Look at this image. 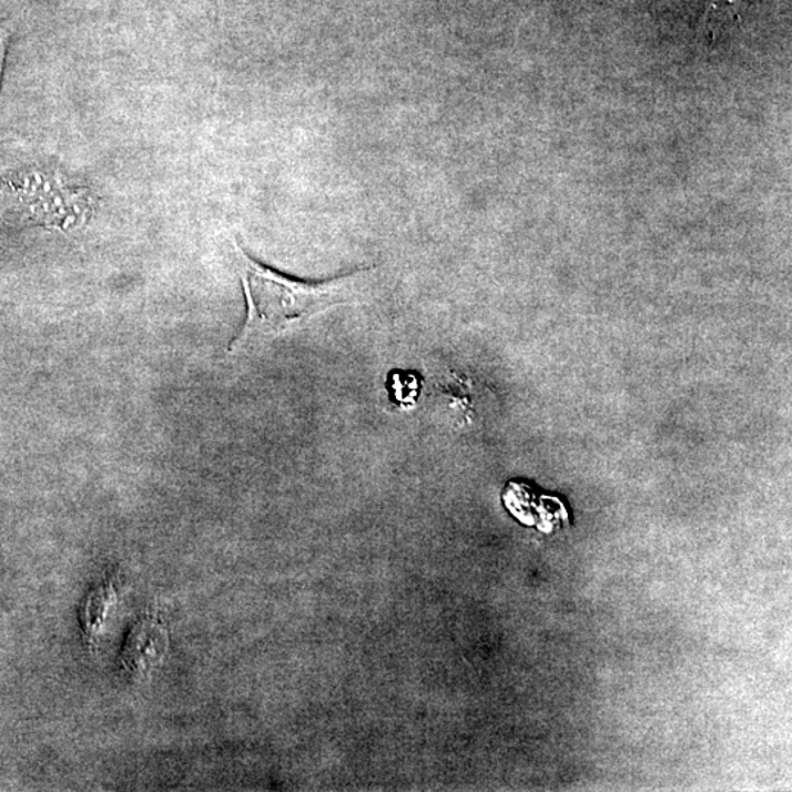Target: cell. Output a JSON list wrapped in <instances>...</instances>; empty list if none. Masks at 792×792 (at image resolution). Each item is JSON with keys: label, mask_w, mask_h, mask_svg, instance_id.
Instances as JSON below:
<instances>
[{"label": "cell", "mask_w": 792, "mask_h": 792, "mask_svg": "<svg viewBox=\"0 0 792 792\" xmlns=\"http://www.w3.org/2000/svg\"><path fill=\"white\" fill-rule=\"evenodd\" d=\"M235 248L247 299V321L230 347L232 354L302 326L318 313L348 304L364 276V272H357L322 284H307L253 261L238 244Z\"/></svg>", "instance_id": "1"}, {"label": "cell", "mask_w": 792, "mask_h": 792, "mask_svg": "<svg viewBox=\"0 0 792 792\" xmlns=\"http://www.w3.org/2000/svg\"><path fill=\"white\" fill-rule=\"evenodd\" d=\"M170 649V636L161 622L152 618H144L136 622L124 652H122V667L131 677L149 678L163 663Z\"/></svg>", "instance_id": "2"}, {"label": "cell", "mask_w": 792, "mask_h": 792, "mask_svg": "<svg viewBox=\"0 0 792 792\" xmlns=\"http://www.w3.org/2000/svg\"><path fill=\"white\" fill-rule=\"evenodd\" d=\"M115 600V591L111 586H100L89 596L84 607L83 623L91 636L102 630Z\"/></svg>", "instance_id": "3"}, {"label": "cell", "mask_w": 792, "mask_h": 792, "mask_svg": "<svg viewBox=\"0 0 792 792\" xmlns=\"http://www.w3.org/2000/svg\"><path fill=\"white\" fill-rule=\"evenodd\" d=\"M741 0H710L704 13L705 30L717 34L730 26L740 12Z\"/></svg>", "instance_id": "4"}, {"label": "cell", "mask_w": 792, "mask_h": 792, "mask_svg": "<svg viewBox=\"0 0 792 792\" xmlns=\"http://www.w3.org/2000/svg\"><path fill=\"white\" fill-rule=\"evenodd\" d=\"M652 2L663 3V4H664V3L671 2V0H652Z\"/></svg>", "instance_id": "5"}]
</instances>
